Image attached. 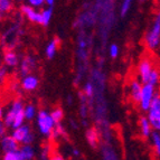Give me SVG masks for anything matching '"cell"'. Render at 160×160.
<instances>
[{"mask_svg": "<svg viewBox=\"0 0 160 160\" xmlns=\"http://www.w3.org/2000/svg\"><path fill=\"white\" fill-rule=\"evenodd\" d=\"M11 136L16 139L20 144H32L35 140V136L32 133V128L28 124H22L16 129H12Z\"/></svg>", "mask_w": 160, "mask_h": 160, "instance_id": "obj_6", "label": "cell"}, {"mask_svg": "<svg viewBox=\"0 0 160 160\" xmlns=\"http://www.w3.org/2000/svg\"><path fill=\"white\" fill-rule=\"evenodd\" d=\"M25 104L22 100L16 99L13 100L10 104V108L5 114L3 121H5L7 128L16 129L25 123V114H24Z\"/></svg>", "mask_w": 160, "mask_h": 160, "instance_id": "obj_1", "label": "cell"}, {"mask_svg": "<svg viewBox=\"0 0 160 160\" xmlns=\"http://www.w3.org/2000/svg\"><path fill=\"white\" fill-rule=\"evenodd\" d=\"M2 159H5V160H22L19 149L18 150H15V151L3 152Z\"/></svg>", "mask_w": 160, "mask_h": 160, "instance_id": "obj_24", "label": "cell"}, {"mask_svg": "<svg viewBox=\"0 0 160 160\" xmlns=\"http://www.w3.org/2000/svg\"><path fill=\"white\" fill-rule=\"evenodd\" d=\"M148 119L151 123L152 130L160 132V93L157 92L152 100L149 110L147 111Z\"/></svg>", "mask_w": 160, "mask_h": 160, "instance_id": "obj_5", "label": "cell"}, {"mask_svg": "<svg viewBox=\"0 0 160 160\" xmlns=\"http://www.w3.org/2000/svg\"><path fill=\"white\" fill-rule=\"evenodd\" d=\"M5 78H6V71L3 68H1V67H0V88H1V85H2Z\"/></svg>", "mask_w": 160, "mask_h": 160, "instance_id": "obj_32", "label": "cell"}, {"mask_svg": "<svg viewBox=\"0 0 160 160\" xmlns=\"http://www.w3.org/2000/svg\"><path fill=\"white\" fill-rule=\"evenodd\" d=\"M150 138H151V146L152 149H153V152H155V155L158 158H160V132L152 131Z\"/></svg>", "mask_w": 160, "mask_h": 160, "instance_id": "obj_17", "label": "cell"}, {"mask_svg": "<svg viewBox=\"0 0 160 160\" xmlns=\"http://www.w3.org/2000/svg\"><path fill=\"white\" fill-rule=\"evenodd\" d=\"M3 63L9 67H16L19 65V57L13 51H7L3 55Z\"/></svg>", "mask_w": 160, "mask_h": 160, "instance_id": "obj_14", "label": "cell"}, {"mask_svg": "<svg viewBox=\"0 0 160 160\" xmlns=\"http://www.w3.org/2000/svg\"><path fill=\"white\" fill-rule=\"evenodd\" d=\"M37 109L35 107L34 104L29 103V104H26L24 108V114H25V119L27 121H32L34 120L35 118L37 117Z\"/></svg>", "mask_w": 160, "mask_h": 160, "instance_id": "obj_18", "label": "cell"}, {"mask_svg": "<svg viewBox=\"0 0 160 160\" xmlns=\"http://www.w3.org/2000/svg\"><path fill=\"white\" fill-rule=\"evenodd\" d=\"M131 3H132V0H123L122 5H121V16H126L128 13L129 9L131 7Z\"/></svg>", "mask_w": 160, "mask_h": 160, "instance_id": "obj_27", "label": "cell"}, {"mask_svg": "<svg viewBox=\"0 0 160 160\" xmlns=\"http://www.w3.org/2000/svg\"><path fill=\"white\" fill-rule=\"evenodd\" d=\"M19 152H20L22 160H32L36 155V151L32 144H22V147H19Z\"/></svg>", "mask_w": 160, "mask_h": 160, "instance_id": "obj_15", "label": "cell"}, {"mask_svg": "<svg viewBox=\"0 0 160 160\" xmlns=\"http://www.w3.org/2000/svg\"><path fill=\"white\" fill-rule=\"evenodd\" d=\"M83 93L85 94V96L88 100L92 99L94 96V86L92 83H86L84 88H83Z\"/></svg>", "mask_w": 160, "mask_h": 160, "instance_id": "obj_25", "label": "cell"}, {"mask_svg": "<svg viewBox=\"0 0 160 160\" xmlns=\"http://www.w3.org/2000/svg\"><path fill=\"white\" fill-rule=\"evenodd\" d=\"M67 100H68V101H67V102H68V104H71L73 102V98H71V96H68V99H67Z\"/></svg>", "mask_w": 160, "mask_h": 160, "instance_id": "obj_37", "label": "cell"}, {"mask_svg": "<svg viewBox=\"0 0 160 160\" xmlns=\"http://www.w3.org/2000/svg\"><path fill=\"white\" fill-rule=\"evenodd\" d=\"M40 158H42V159H47V158H49V147H48V146H46L45 148H44L43 150H42V153H40Z\"/></svg>", "mask_w": 160, "mask_h": 160, "instance_id": "obj_31", "label": "cell"}, {"mask_svg": "<svg viewBox=\"0 0 160 160\" xmlns=\"http://www.w3.org/2000/svg\"><path fill=\"white\" fill-rule=\"evenodd\" d=\"M139 128H140V133L143 138H149L152 133V127L148 117H141L139 120Z\"/></svg>", "mask_w": 160, "mask_h": 160, "instance_id": "obj_13", "label": "cell"}, {"mask_svg": "<svg viewBox=\"0 0 160 160\" xmlns=\"http://www.w3.org/2000/svg\"><path fill=\"white\" fill-rule=\"evenodd\" d=\"M144 44L150 51H155L160 46V11L155 16L144 35Z\"/></svg>", "mask_w": 160, "mask_h": 160, "instance_id": "obj_2", "label": "cell"}, {"mask_svg": "<svg viewBox=\"0 0 160 160\" xmlns=\"http://www.w3.org/2000/svg\"><path fill=\"white\" fill-rule=\"evenodd\" d=\"M54 2H55V0H45V3H47L49 7H52L54 5Z\"/></svg>", "mask_w": 160, "mask_h": 160, "instance_id": "obj_34", "label": "cell"}, {"mask_svg": "<svg viewBox=\"0 0 160 160\" xmlns=\"http://www.w3.org/2000/svg\"><path fill=\"white\" fill-rule=\"evenodd\" d=\"M109 54L112 58H117V57L119 56V46L115 45V44H112V45L110 46Z\"/></svg>", "mask_w": 160, "mask_h": 160, "instance_id": "obj_28", "label": "cell"}, {"mask_svg": "<svg viewBox=\"0 0 160 160\" xmlns=\"http://www.w3.org/2000/svg\"><path fill=\"white\" fill-rule=\"evenodd\" d=\"M3 119V109H2V107L0 105V120H2Z\"/></svg>", "mask_w": 160, "mask_h": 160, "instance_id": "obj_35", "label": "cell"}, {"mask_svg": "<svg viewBox=\"0 0 160 160\" xmlns=\"http://www.w3.org/2000/svg\"><path fill=\"white\" fill-rule=\"evenodd\" d=\"M142 90V83L140 80H132L129 85V95L130 99L134 103H138L139 99H140V94H141Z\"/></svg>", "mask_w": 160, "mask_h": 160, "instance_id": "obj_11", "label": "cell"}, {"mask_svg": "<svg viewBox=\"0 0 160 160\" xmlns=\"http://www.w3.org/2000/svg\"><path fill=\"white\" fill-rule=\"evenodd\" d=\"M86 140L92 148H96L99 143V134L94 129H90L86 131Z\"/></svg>", "mask_w": 160, "mask_h": 160, "instance_id": "obj_19", "label": "cell"}, {"mask_svg": "<svg viewBox=\"0 0 160 160\" xmlns=\"http://www.w3.org/2000/svg\"><path fill=\"white\" fill-rule=\"evenodd\" d=\"M36 124H37L38 132L44 137H52L54 129L57 123L54 121L51 113L46 110H40L38 111L37 117H36Z\"/></svg>", "mask_w": 160, "mask_h": 160, "instance_id": "obj_3", "label": "cell"}, {"mask_svg": "<svg viewBox=\"0 0 160 160\" xmlns=\"http://www.w3.org/2000/svg\"><path fill=\"white\" fill-rule=\"evenodd\" d=\"M0 146H1V149L3 152H8V151H15V150H18L20 147V143L17 141L16 139L13 138L12 136H7L0 139Z\"/></svg>", "mask_w": 160, "mask_h": 160, "instance_id": "obj_9", "label": "cell"}, {"mask_svg": "<svg viewBox=\"0 0 160 160\" xmlns=\"http://www.w3.org/2000/svg\"><path fill=\"white\" fill-rule=\"evenodd\" d=\"M7 134V126H6L5 121L0 120V139Z\"/></svg>", "mask_w": 160, "mask_h": 160, "instance_id": "obj_30", "label": "cell"}, {"mask_svg": "<svg viewBox=\"0 0 160 160\" xmlns=\"http://www.w3.org/2000/svg\"><path fill=\"white\" fill-rule=\"evenodd\" d=\"M72 153H73V156H74V157H80V156H81V152L78 151V149H74V150H73Z\"/></svg>", "mask_w": 160, "mask_h": 160, "instance_id": "obj_33", "label": "cell"}, {"mask_svg": "<svg viewBox=\"0 0 160 160\" xmlns=\"http://www.w3.org/2000/svg\"><path fill=\"white\" fill-rule=\"evenodd\" d=\"M156 93H157V88L156 86L151 85L149 83H143L142 84L141 94H140V99L138 101V105L142 112H147L149 110Z\"/></svg>", "mask_w": 160, "mask_h": 160, "instance_id": "obj_4", "label": "cell"}, {"mask_svg": "<svg viewBox=\"0 0 160 160\" xmlns=\"http://www.w3.org/2000/svg\"><path fill=\"white\" fill-rule=\"evenodd\" d=\"M155 68L153 66V63L150 61L147 57H143L141 61L139 62L138 65V76L140 82L143 84V83L148 82V78H149L150 73H151L152 69Z\"/></svg>", "mask_w": 160, "mask_h": 160, "instance_id": "obj_7", "label": "cell"}, {"mask_svg": "<svg viewBox=\"0 0 160 160\" xmlns=\"http://www.w3.org/2000/svg\"><path fill=\"white\" fill-rule=\"evenodd\" d=\"M149 84H151V85L156 86L157 88L158 85L160 84V73L159 71H158V68H153L151 71V73H150L149 78H148V82Z\"/></svg>", "mask_w": 160, "mask_h": 160, "instance_id": "obj_20", "label": "cell"}, {"mask_svg": "<svg viewBox=\"0 0 160 160\" xmlns=\"http://www.w3.org/2000/svg\"><path fill=\"white\" fill-rule=\"evenodd\" d=\"M58 46H59L58 38H55V39L51 40V42L47 44V46H46V48H45V54H46V57H47L48 59L54 58V56H55L57 53Z\"/></svg>", "mask_w": 160, "mask_h": 160, "instance_id": "obj_16", "label": "cell"}, {"mask_svg": "<svg viewBox=\"0 0 160 160\" xmlns=\"http://www.w3.org/2000/svg\"><path fill=\"white\" fill-rule=\"evenodd\" d=\"M49 113H51L52 118H53L54 121L56 123H59L63 120V118H64V111H63L61 108H55V109H53V111Z\"/></svg>", "mask_w": 160, "mask_h": 160, "instance_id": "obj_23", "label": "cell"}, {"mask_svg": "<svg viewBox=\"0 0 160 160\" xmlns=\"http://www.w3.org/2000/svg\"><path fill=\"white\" fill-rule=\"evenodd\" d=\"M140 1H144V0H140Z\"/></svg>", "mask_w": 160, "mask_h": 160, "instance_id": "obj_38", "label": "cell"}, {"mask_svg": "<svg viewBox=\"0 0 160 160\" xmlns=\"http://www.w3.org/2000/svg\"><path fill=\"white\" fill-rule=\"evenodd\" d=\"M52 159H55V160H62L63 159V157L62 156H52Z\"/></svg>", "mask_w": 160, "mask_h": 160, "instance_id": "obj_36", "label": "cell"}, {"mask_svg": "<svg viewBox=\"0 0 160 160\" xmlns=\"http://www.w3.org/2000/svg\"><path fill=\"white\" fill-rule=\"evenodd\" d=\"M12 9V1L11 0H0V17L8 13Z\"/></svg>", "mask_w": 160, "mask_h": 160, "instance_id": "obj_22", "label": "cell"}, {"mask_svg": "<svg viewBox=\"0 0 160 160\" xmlns=\"http://www.w3.org/2000/svg\"><path fill=\"white\" fill-rule=\"evenodd\" d=\"M22 13L26 17L29 22H34V24H42V13L35 9V7L30 5H24L20 8Z\"/></svg>", "mask_w": 160, "mask_h": 160, "instance_id": "obj_8", "label": "cell"}, {"mask_svg": "<svg viewBox=\"0 0 160 160\" xmlns=\"http://www.w3.org/2000/svg\"><path fill=\"white\" fill-rule=\"evenodd\" d=\"M20 84H22V88L24 91L32 92V91H35V90L38 88V85H39V80H38V78L35 76V75L27 74L22 78Z\"/></svg>", "mask_w": 160, "mask_h": 160, "instance_id": "obj_10", "label": "cell"}, {"mask_svg": "<svg viewBox=\"0 0 160 160\" xmlns=\"http://www.w3.org/2000/svg\"><path fill=\"white\" fill-rule=\"evenodd\" d=\"M42 26H48V24L51 22V19H52V16H53V9L52 7L49 8H46L42 11Z\"/></svg>", "mask_w": 160, "mask_h": 160, "instance_id": "obj_21", "label": "cell"}, {"mask_svg": "<svg viewBox=\"0 0 160 160\" xmlns=\"http://www.w3.org/2000/svg\"><path fill=\"white\" fill-rule=\"evenodd\" d=\"M35 66H36V61H35L34 57L26 56L19 63V72L22 76H25L27 74H30V72L34 69Z\"/></svg>", "mask_w": 160, "mask_h": 160, "instance_id": "obj_12", "label": "cell"}, {"mask_svg": "<svg viewBox=\"0 0 160 160\" xmlns=\"http://www.w3.org/2000/svg\"><path fill=\"white\" fill-rule=\"evenodd\" d=\"M28 3L35 7V8H38V7H42L45 3V0H28Z\"/></svg>", "mask_w": 160, "mask_h": 160, "instance_id": "obj_29", "label": "cell"}, {"mask_svg": "<svg viewBox=\"0 0 160 160\" xmlns=\"http://www.w3.org/2000/svg\"><path fill=\"white\" fill-rule=\"evenodd\" d=\"M52 136H53L54 138H58V137L65 136V129H64V127H62L59 123H57L56 127H55V129H54V131H53V133H52Z\"/></svg>", "mask_w": 160, "mask_h": 160, "instance_id": "obj_26", "label": "cell"}]
</instances>
